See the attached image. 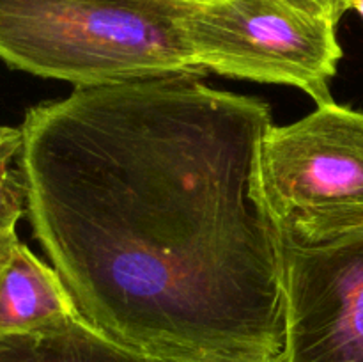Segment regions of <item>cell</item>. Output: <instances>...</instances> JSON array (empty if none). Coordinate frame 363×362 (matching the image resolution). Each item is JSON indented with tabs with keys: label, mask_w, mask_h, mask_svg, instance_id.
Returning <instances> with one entry per match:
<instances>
[{
	"label": "cell",
	"mask_w": 363,
	"mask_h": 362,
	"mask_svg": "<svg viewBox=\"0 0 363 362\" xmlns=\"http://www.w3.org/2000/svg\"><path fill=\"white\" fill-rule=\"evenodd\" d=\"M177 73L32 106L20 169L78 314L156 361L275 362L284 248L261 183L264 102Z\"/></svg>",
	"instance_id": "6da1fadb"
},
{
	"label": "cell",
	"mask_w": 363,
	"mask_h": 362,
	"mask_svg": "<svg viewBox=\"0 0 363 362\" xmlns=\"http://www.w3.org/2000/svg\"><path fill=\"white\" fill-rule=\"evenodd\" d=\"M183 0H0V59L74 87L202 75Z\"/></svg>",
	"instance_id": "7a4b0ae2"
},
{
	"label": "cell",
	"mask_w": 363,
	"mask_h": 362,
	"mask_svg": "<svg viewBox=\"0 0 363 362\" xmlns=\"http://www.w3.org/2000/svg\"><path fill=\"white\" fill-rule=\"evenodd\" d=\"M261 183L282 247L363 234V112L333 103L266 133Z\"/></svg>",
	"instance_id": "3957f363"
},
{
	"label": "cell",
	"mask_w": 363,
	"mask_h": 362,
	"mask_svg": "<svg viewBox=\"0 0 363 362\" xmlns=\"http://www.w3.org/2000/svg\"><path fill=\"white\" fill-rule=\"evenodd\" d=\"M186 34L197 66L220 75L300 87L318 105L333 103L330 80L342 48L337 23L286 0L194 4Z\"/></svg>",
	"instance_id": "277c9868"
},
{
	"label": "cell",
	"mask_w": 363,
	"mask_h": 362,
	"mask_svg": "<svg viewBox=\"0 0 363 362\" xmlns=\"http://www.w3.org/2000/svg\"><path fill=\"white\" fill-rule=\"evenodd\" d=\"M282 248L280 362H363V234L323 247Z\"/></svg>",
	"instance_id": "5b68a950"
},
{
	"label": "cell",
	"mask_w": 363,
	"mask_h": 362,
	"mask_svg": "<svg viewBox=\"0 0 363 362\" xmlns=\"http://www.w3.org/2000/svg\"><path fill=\"white\" fill-rule=\"evenodd\" d=\"M78 309L55 268L18 241L0 275V336H20L60 327Z\"/></svg>",
	"instance_id": "8992f818"
},
{
	"label": "cell",
	"mask_w": 363,
	"mask_h": 362,
	"mask_svg": "<svg viewBox=\"0 0 363 362\" xmlns=\"http://www.w3.org/2000/svg\"><path fill=\"white\" fill-rule=\"evenodd\" d=\"M0 362H152L92 329L82 316L20 336H0Z\"/></svg>",
	"instance_id": "52a82bcc"
},
{
	"label": "cell",
	"mask_w": 363,
	"mask_h": 362,
	"mask_svg": "<svg viewBox=\"0 0 363 362\" xmlns=\"http://www.w3.org/2000/svg\"><path fill=\"white\" fill-rule=\"evenodd\" d=\"M21 128L0 124V231L14 233L27 212V188L20 169Z\"/></svg>",
	"instance_id": "ba28073f"
},
{
	"label": "cell",
	"mask_w": 363,
	"mask_h": 362,
	"mask_svg": "<svg viewBox=\"0 0 363 362\" xmlns=\"http://www.w3.org/2000/svg\"><path fill=\"white\" fill-rule=\"evenodd\" d=\"M296 9L319 18H330L339 25L340 18L337 16V0H286Z\"/></svg>",
	"instance_id": "9c48e42d"
},
{
	"label": "cell",
	"mask_w": 363,
	"mask_h": 362,
	"mask_svg": "<svg viewBox=\"0 0 363 362\" xmlns=\"http://www.w3.org/2000/svg\"><path fill=\"white\" fill-rule=\"evenodd\" d=\"M18 241L20 240H18L16 236V231H14V233H2V231H0V275H2L4 268H6V265L9 263Z\"/></svg>",
	"instance_id": "30bf717a"
},
{
	"label": "cell",
	"mask_w": 363,
	"mask_h": 362,
	"mask_svg": "<svg viewBox=\"0 0 363 362\" xmlns=\"http://www.w3.org/2000/svg\"><path fill=\"white\" fill-rule=\"evenodd\" d=\"M347 11H354L363 18V0H337V16L342 18Z\"/></svg>",
	"instance_id": "8fae6325"
},
{
	"label": "cell",
	"mask_w": 363,
	"mask_h": 362,
	"mask_svg": "<svg viewBox=\"0 0 363 362\" xmlns=\"http://www.w3.org/2000/svg\"><path fill=\"white\" fill-rule=\"evenodd\" d=\"M183 2H194V4H202V2H211V0H183Z\"/></svg>",
	"instance_id": "7c38bea8"
},
{
	"label": "cell",
	"mask_w": 363,
	"mask_h": 362,
	"mask_svg": "<svg viewBox=\"0 0 363 362\" xmlns=\"http://www.w3.org/2000/svg\"><path fill=\"white\" fill-rule=\"evenodd\" d=\"M152 362H179V361H156V358H152ZM275 362H280V361H275Z\"/></svg>",
	"instance_id": "4fadbf2b"
}]
</instances>
